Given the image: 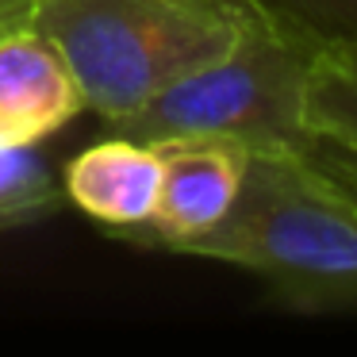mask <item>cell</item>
Masks as SVG:
<instances>
[{"mask_svg": "<svg viewBox=\"0 0 357 357\" xmlns=\"http://www.w3.org/2000/svg\"><path fill=\"white\" fill-rule=\"evenodd\" d=\"M265 12V0H35L31 27L70 62L85 112L116 123L227 58Z\"/></svg>", "mask_w": 357, "mask_h": 357, "instance_id": "obj_1", "label": "cell"}, {"mask_svg": "<svg viewBox=\"0 0 357 357\" xmlns=\"http://www.w3.org/2000/svg\"><path fill=\"white\" fill-rule=\"evenodd\" d=\"M181 254L250 269L303 303L357 300V208L288 146L250 150L231 211Z\"/></svg>", "mask_w": 357, "mask_h": 357, "instance_id": "obj_2", "label": "cell"}, {"mask_svg": "<svg viewBox=\"0 0 357 357\" xmlns=\"http://www.w3.org/2000/svg\"><path fill=\"white\" fill-rule=\"evenodd\" d=\"M323 35L288 12L269 8L227 58L165 85L146 104L108 123L112 135L135 142L211 135L246 150H300L307 70Z\"/></svg>", "mask_w": 357, "mask_h": 357, "instance_id": "obj_3", "label": "cell"}, {"mask_svg": "<svg viewBox=\"0 0 357 357\" xmlns=\"http://www.w3.org/2000/svg\"><path fill=\"white\" fill-rule=\"evenodd\" d=\"M150 146L162 158V192L154 215L127 234L181 254L231 211L250 150L234 139H211V135L158 139Z\"/></svg>", "mask_w": 357, "mask_h": 357, "instance_id": "obj_4", "label": "cell"}, {"mask_svg": "<svg viewBox=\"0 0 357 357\" xmlns=\"http://www.w3.org/2000/svg\"><path fill=\"white\" fill-rule=\"evenodd\" d=\"M85 112V93L43 31H0V146H35Z\"/></svg>", "mask_w": 357, "mask_h": 357, "instance_id": "obj_5", "label": "cell"}, {"mask_svg": "<svg viewBox=\"0 0 357 357\" xmlns=\"http://www.w3.org/2000/svg\"><path fill=\"white\" fill-rule=\"evenodd\" d=\"M62 192L85 215L127 234L154 215L162 192V158L150 142L108 135L62 169Z\"/></svg>", "mask_w": 357, "mask_h": 357, "instance_id": "obj_6", "label": "cell"}, {"mask_svg": "<svg viewBox=\"0 0 357 357\" xmlns=\"http://www.w3.org/2000/svg\"><path fill=\"white\" fill-rule=\"evenodd\" d=\"M303 131L357 146V31L323 39L311 58Z\"/></svg>", "mask_w": 357, "mask_h": 357, "instance_id": "obj_7", "label": "cell"}, {"mask_svg": "<svg viewBox=\"0 0 357 357\" xmlns=\"http://www.w3.org/2000/svg\"><path fill=\"white\" fill-rule=\"evenodd\" d=\"M62 185L35 146H0V231L50 211Z\"/></svg>", "mask_w": 357, "mask_h": 357, "instance_id": "obj_8", "label": "cell"}, {"mask_svg": "<svg viewBox=\"0 0 357 357\" xmlns=\"http://www.w3.org/2000/svg\"><path fill=\"white\" fill-rule=\"evenodd\" d=\"M265 4L296 16L323 39L357 31V0H265Z\"/></svg>", "mask_w": 357, "mask_h": 357, "instance_id": "obj_9", "label": "cell"}, {"mask_svg": "<svg viewBox=\"0 0 357 357\" xmlns=\"http://www.w3.org/2000/svg\"><path fill=\"white\" fill-rule=\"evenodd\" d=\"M300 154L346 196L357 208V146L349 142H334V139H319V135H307L300 146Z\"/></svg>", "mask_w": 357, "mask_h": 357, "instance_id": "obj_10", "label": "cell"}, {"mask_svg": "<svg viewBox=\"0 0 357 357\" xmlns=\"http://www.w3.org/2000/svg\"><path fill=\"white\" fill-rule=\"evenodd\" d=\"M35 12V0H0V31L12 27H27Z\"/></svg>", "mask_w": 357, "mask_h": 357, "instance_id": "obj_11", "label": "cell"}]
</instances>
